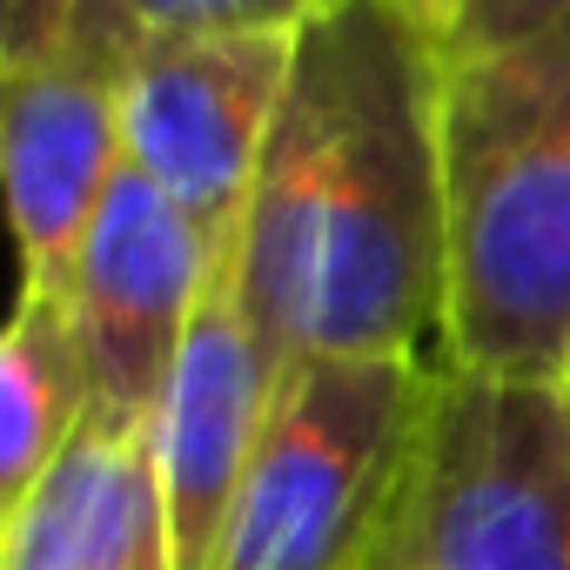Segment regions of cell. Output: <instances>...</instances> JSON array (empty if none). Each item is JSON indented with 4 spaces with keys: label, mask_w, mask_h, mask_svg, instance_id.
Returning <instances> with one entry per match:
<instances>
[{
    "label": "cell",
    "mask_w": 570,
    "mask_h": 570,
    "mask_svg": "<svg viewBox=\"0 0 570 570\" xmlns=\"http://www.w3.org/2000/svg\"><path fill=\"white\" fill-rule=\"evenodd\" d=\"M135 61V28L88 0L75 35L0 81V215L21 255V303H68V275L101 215L128 141L121 81Z\"/></svg>",
    "instance_id": "obj_5"
},
{
    "label": "cell",
    "mask_w": 570,
    "mask_h": 570,
    "mask_svg": "<svg viewBox=\"0 0 570 570\" xmlns=\"http://www.w3.org/2000/svg\"><path fill=\"white\" fill-rule=\"evenodd\" d=\"M135 41L168 35H296L323 0H108Z\"/></svg>",
    "instance_id": "obj_11"
},
{
    "label": "cell",
    "mask_w": 570,
    "mask_h": 570,
    "mask_svg": "<svg viewBox=\"0 0 570 570\" xmlns=\"http://www.w3.org/2000/svg\"><path fill=\"white\" fill-rule=\"evenodd\" d=\"M296 35H168L135 41L121 81L128 161L235 248L255 168L282 108Z\"/></svg>",
    "instance_id": "obj_7"
},
{
    "label": "cell",
    "mask_w": 570,
    "mask_h": 570,
    "mask_svg": "<svg viewBox=\"0 0 570 570\" xmlns=\"http://www.w3.org/2000/svg\"><path fill=\"white\" fill-rule=\"evenodd\" d=\"M0 570H181L148 436L81 423L48 483L0 530Z\"/></svg>",
    "instance_id": "obj_9"
},
{
    "label": "cell",
    "mask_w": 570,
    "mask_h": 570,
    "mask_svg": "<svg viewBox=\"0 0 570 570\" xmlns=\"http://www.w3.org/2000/svg\"><path fill=\"white\" fill-rule=\"evenodd\" d=\"M0 81H8V68H0Z\"/></svg>",
    "instance_id": "obj_15"
},
{
    "label": "cell",
    "mask_w": 570,
    "mask_h": 570,
    "mask_svg": "<svg viewBox=\"0 0 570 570\" xmlns=\"http://www.w3.org/2000/svg\"><path fill=\"white\" fill-rule=\"evenodd\" d=\"M81 423H88V383L75 363L68 316L14 296L8 323H0V530L48 483Z\"/></svg>",
    "instance_id": "obj_10"
},
{
    "label": "cell",
    "mask_w": 570,
    "mask_h": 570,
    "mask_svg": "<svg viewBox=\"0 0 570 570\" xmlns=\"http://www.w3.org/2000/svg\"><path fill=\"white\" fill-rule=\"evenodd\" d=\"M228 248L135 161H121L68 275V336L88 383V423L155 430L175 356L215 289Z\"/></svg>",
    "instance_id": "obj_6"
},
{
    "label": "cell",
    "mask_w": 570,
    "mask_h": 570,
    "mask_svg": "<svg viewBox=\"0 0 570 570\" xmlns=\"http://www.w3.org/2000/svg\"><path fill=\"white\" fill-rule=\"evenodd\" d=\"M436 370L570 383V21L443 55Z\"/></svg>",
    "instance_id": "obj_2"
},
{
    "label": "cell",
    "mask_w": 570,
    "mask_h": 570,
    "mask_svg": "<svg viewBox=\"0 0 570 570\" xmlns=\"http://www.w3.org/2000/svg\"><path fill=\"white\" fill-rule=\"evenodd\" d=\"M228 289L282 370L436 363L443 330V48L390 0H323L228 248Z\"/></svg>",
    "instance_id": "obj_1"
},
{
    "label": "cell",
    "mask_w": 570,
    "mask_h": 570,
    "mask_svg": "<svg viewBox=\"0 0 570 570\" xmlns=\"http://www.w3.org/2000/svg\"><path fill=\"white\" fill-rule=\"evenodd\" d=\"M436 363L316 356L282 370L215 570H370L383 557Z\"/></svg>",
    "instance_id": "obj_3"
},
{
    "label": "cell",
    "mask_w": 570,
    "mask_h": 570,
    "mask_svg": "<svg viewBox=\"0 0 570 570\" xmlns=\"http://www.w3.org/2000/svg\"><path fill=\"white\" fill-rule=\"evenodd\" d=\"M390 8H396L416 35H430V41L450 55V41H456V28H463V0H390Z\"/></svg>",
    "instance_id": "obj_14"
},
{
    "label": "cell",
    "mask_w": 570,
    "mask_h": 570,
    "mask_svg": "<svg viewBox=\"0 0 570 570\" xmlns=\"http://www.w3.org/2000/svg\"><path fill=\"white\" fill-rule=\"evenodd\" d=\"M370 570H570V390L436 370Z\"/></svg>",
    "instance_id": "obj_4"
},
{
    "label": "cell",
    "mask_w": 570,
    "mask_h": 570,
    "mask_svg": "<svg viewBox=\"0 0 570 570\" xmlns=\"http://www.w3.org/2000/svg\"><path fill=\"white\" fill-rule=\"evenodd\" d=\"M275 383H282V363L255 336L248 309L235 303L228 262H222L215 289L175 356V376L161 390L155 430H148L181 570H215V550H222L228 510L242 497V476L255 463Z\"/></svg>",
    "instance_id": "obj_8"
},
{
    "label": "cell",
    "mask_w": 570,
    "mask_h": 570,
    "mask_svg": "<svg viewBox=\"0 0 570 570\" xmlns=\"http://www.w3.org/2000/svg\"><path fill=\"white\" fill-rule=\"evenodd\" d=\"M557 21H570V0H463V28H456L450 55H490V48L543 35Z\"/></svg>",
    "instance_id": "obj_12"
},
{
    "label": "cell",
    "mask_w": 570,
    "mask_h": 570,
    "mask_svg": "<svg viewBox=\"0 0 570 570\" xmlns=\"http://www.w3.org/2000/svg\"><path fill=\"white\" fill-rule=\"evenodd\" d=\"M563 390H570V383H563Z\"/></svg>",
    "instance_id": "obj_16"
},
{
    "label": "cell",
    "mask_w": 570,
    "mask_h": 570,
    "mask_svg": "<svg viewBox=\"0 0 570 570\" xmlns=\"http://www.w3.org/2000/svg\"><path fill=\"white\" fill-rule=\"evenodd\" d=\"M88 0H0V68H28L41 55H55Z\"/></svg>",
    "instance_id": "obj_13"
}]
</instances>
